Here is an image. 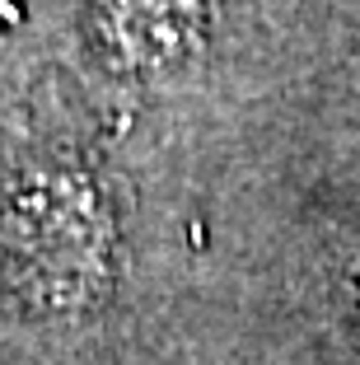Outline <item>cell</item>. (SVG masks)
<instances>
[{"label":"cell","instance_id":"1","mask_svg":"<svg viewBox=\"0 0 360 365\" xmlns=\"http://www.w3.org/2000/svg\"><path fill=\"white\" fill-rule=\"evenodd\" d=\"M5 286L38 304H80L103 272V211L71 173H43L0 206Z\"/></svg>","mask_w":360,"mask_h":365}]
</instances>
